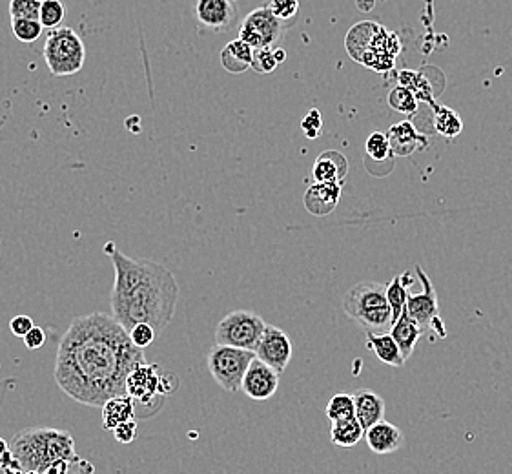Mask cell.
<instances>
[{
    "label": "cell",
    "instance_id": "39",
    "mask_svg": "<svg viewBox=\"0 0 512 474\" xmlns=\"http://www.w3.org/2000/svg\"><path fill=\"white\" fill-rule=\"evenodd\" d=\"M22 340H24V345H26L30 351H39L42 345L46 343V332H44L41 327H33Z\"/></svg>",
    "mask_w": 512,
    "mask_h": 474
},
{
    "label": "cell",
    "instance_id": "20",
    "mask_svg": "<svg viewBox=\"0 0 512 474\" xmlns=\"http://www.w3.org/2000/svg\"><path fill=\"white\" fill-rule=\"evenodd\" d=\"M354 403H356V418L365 431L374 423L385 420V402L378 392L359 389L354 392Z\"/></svg>",
    "mask_w": 512,
    "mask_h": 474
},
{
    "label": "cell",
    "instance_id": "34",
    "mask_svg": "<svg viewBox=\"0 0 512 474\" xmlns=\"http://www.w3.org/2000/svg\"><path fill=\"white\" fill-rule=\"evenodd\" d=\"M279 66L276 55H274V48H261V50H254V61H252V70L261 75L272 73Z\"/></svg>",
    "mask_w": 512,
    "mask_h": 474
},
{
    "label": "cell",
    "instance_id": "33",
    "mask_svg": "<svg viewBox=\"0 0 512 474\" xmlns=\"http://www.w3.org/2000/svg\"><path fill=\"white\" fill-rule=\"evenodd\" d=\"M41 6L42 2H39V0H11V21H19V19L39 21L41 19Z\"/></svg>",
    "mask_w": 512,
    "mask_h": 474
},
{
    "label": "cell",
    "instance_id": "6",
    "mask_svg": "<svg viewBox=\"0 0 512 474\" xmlns=\"http://www.w3.org/2000/svg\"><path fill=\"white\" fill-rule=\"evenodd\" d=\"M256 358V352L237 349V347H228V345H219L216 343L206 356V365L212 378L216 380L217 385L226 392L241 391L243 378L250 367V363Z\"/></svg>",
    "mask_w": 512,
    "mask_h": 474
},
{
    "label": "cell",
    "instance_id": "24",
    "mask_svg": "<svg viewBox=\"0 0 512 474\" xmlns=\"http://www.w3.org/2000/svg\"><path fill=\"white\" fill-rule=\"evenodd\" d=\"M432 110V126L436 130V134L445 137V139H454L463 132V121L460 114L456 110H452L451 106L438 103L436 99L427 103Z\"/></svg>",
    "mask_w": 512,
    "mask_h": 474
},
{
    "label": "cell",
    "instance_id": "42",
    "mask_svg": "<svg viewBox=\"0 0 512 474\" xmlns=\"http://www.w3.org/2000/svg\"><path fill=\"white\" fill-rule=\"evenodd\" d=\"M86 467H90V464H86V462H82V464H81V460H77V464L70 465V469H68V473H66V474L92 473V469H86Z\"/></svg>",
    "mask_w": 512,
    "mask_h": 474
},
{
    "label": "cell",
    "instance_id": "3",
    "mask_svg": "<svg viewBox=\"0 0 512 474\" xmlns=\"http://www.w3.org/2000/svg\"><path fill=\"white\" fill-rule=\"evenodd\" d=\"M24 473L66 474L77 460L72 434L52 427H31L15 434L10 444Z\"/></svg>",
    "mask_w": 512,
    "mask_h": 474
},
{
    "label": "cell",
    "instance_id": "44",
    "mask_svg": "<svg viewBox=\"0 0 512 474\" xmlns=\"http://www.w3.org/2000/svg\"><path fill=\"white\" fill-rule=\"evenodd\" d=\"M274 55H276V59L279 64L287 61V52H285L283 48H274Z\"/></svg>",
    "mask_w": 512,
    "mask_h": 474
},
{
    "label": "cell",
    "instance_id": "26",
    "mask_svg": "<svg viewBox=\"0 0 512 474\" xmlns=\"http://www.w3.org/2000/svg\"><path fill=\"white\" fill-rule=\"evenodd\" d=\"M412 285H414V278H412L410 270L396 276L387 285V299H389L390 309H392V323L400 318L403 310L407 309V298H409V289Z\"/></svg>",
    "mask_w": 512,
    "mask_h": 474
},
{
    "label": "cell",
    "instance_id": "7",
    "mask_svg": "<svg viewBox=\"0 0 512 474\" xmlns=\"http://www.w3.org/2000/svg\"><path fill=\"white\" fill-rule=\"evenodd\" d=\"M126 392L134 398L135 418H152L161 411L166 398L163 371L157 365H139L126 380Z\"/></svg>",
    "mask_w": 512,
    "mask_h": 474
},
{
    "label": "cell",
    "instance_id": "43",
    "mask_svg": "<svg viewBox=\"0 0 512 474\" xmlns=\"http://www.w3.org/2000/svg\"><path fill=\"white\" fill-rule=\"evenodd\" d=\"M374 0H358V8L361 11H370L374 8Z\"/></svg>",
    "mask_w": 512,
    "mask_h": 474
},
{
    "label": "cell",
    "instance_id": "45",
    "mask_svg": "<svg viewBox=\"0 0 512 474\" xmlns=\"http://www.w3.org/2000/svg\"><path fill=\"white\" fill-rule=\"evenodd\" d=\"M39 2H44V0H39Z\"/></svg>",
    "mask_w": 512,
    "mask_h": 474
},
{
    "label": "cell",
    "instance_id": "18",
    "mask_svg": "<svg viewBox=\"0 0 512 474\" xmlns=\"http://www.w3.org/2000/svg\"><path fill=\"white\" fill-rule=\"evenodd\" d=\"M390 145H392V152L394 155H401L407 157L414 152L425 150V137L418 132V128L410 121H401V123L394 124L389 132Z\"/></svg>",
    "mask_w": 512,
    "mask_h": 474
},
{
    "label": "cell",
    "instance_id": "15",
    "mask_svg": "<svg viewBox=\"0 0 512 474\" xmlns=\"http://www.w3.org/2000/svg\"><path fill=\"white\" fill-rule=\"evenodd\" d=\"M341 194H343V185H338V183H314V185L308 186L305 197H303V203H305L308 214L325 217L336 210Z\"/></svg>",
    "mask_w": 512,
    "mask_h": 474
},
{
    "label": "cell",
    "instance_id": "19",
    "mask_svg": "<svg viewBox=\"0 0 512 474\" xmlns=\"http://www.w3.org/2000/svg\"><path fill=\"white\" fill-rule=\"evenodd\" d=\"M381 30H383V26L374 21L358 22L356 26L350 28L347 39H345V48L352 57V61L361 62L363 55L372 48V44Z\"/></svg>",
    "mask_w": 512,
    "mask_h": 474
},
{
    "label": "cell",
    "instance_id": "25",
    "mask_svg": "<svg viewBox=\"0 0 512 474\" xmlns=\"http://www.w3.org/2000/svg\"><path fill=\"white\" fill-rule=\"evenodd\" d=\"M135 420V403L134 398L130 394L123 396H115L110 398L103 405V425L104 429L113 431L115 427H119L121 423Z\"/></svg>",
    "mask_w": 512,
    "mask_h": 474
},
{
    "label": "cell",
    "instance_id": "2",
    "mask_svg": "<svg viewBox=\"0 0 512 474\" xmlns=\"http://www.w3.org/2000/svg\"><path fill=\"white\" fill-rule=\"evenodd\" d=\"M115 281L112 289V316L124 329L148 323L163 332L174 318L179 301V285L168 268L152 259H132L108 243Z\"/></svg>",
    "mask_w": 512,
    "mask_h": 474
},
{
    "label": "cell",
    "instance_id": "30",
    "mask_svg": "<svg viewBox=\"0 0 512 474\" xmlns=\"http://www.w3.org/2000/svg\"><path fill=\"white\" fill-rule=\"evenodd\" d=\"M365 152L369 155L370 159L374 161H387L392 152V145H390L389 134L383 132H372L365 141Z\"/></svg>",
    "mask_w": 512,
    "mask_h": 474
},
{
    "label": "cell",
    "instance_id": "35",
    "mask_svg": "<svg viewBox=\"0 0 512 474\" xmlns=\"http://www.w3.org/2000/svg\"><path fill=\"white\" fill-rule=\"evenodd\" d=\"M268 8L281 21L292 22L299 13V0H270Z\"/></svg>",
    "mask_w": 512,
    "mask_h": 474
},
{
    "label": "cell",
    "instance_id": "9",
    "mask_svg": "<svg viewBox=\"0 0 512 474\" xmlns=\"http://www.w3.org/2000/svg\"><path fill=\"white\" fill-rule=\"evenodd\" d=\"M290 22L277 19L268 6L250 11L239 26V39L250 44L254 50L276 48V44L287 33Z\"/></svg>",
    "mask_w": 512,
    "mask_h": 474
},
{
    "label": "cell",
    "instance_id": "14",
    "mask_svg": "<svg viewBox=\"0 0 512 474\" xmlns=\"http://www.w3.org/2000/svg\"><path fill=\"white\" fill-rule=\"evenodd\" d=\"M401 52L400 39L396 33L383 28L379 31L376 41L369 52L363 55L361 64H365L370 70L379 73H387L394 68L396 55Z\"/></svg>",
    "mask_w": 512,
    "mask_h": 474
},
{
    "label": "cell",
    "instance_id": "1",
    "mask_svg": "<svg viewBox=\"0 0 512 474\" xmlns=\"http://www.w3.org/2000/svg\"><path fill=\"white\" fill-rule=\"evenodd\" d=\"M143 363V349L128 330L112 314L93 312L75 318L64 332L53 376L75 402L103 409L110 398L128 394L126 380Z\"/></svg>",
    "mask_w": 512,
    "mask_h": 474
},
{
    "label": "cell",
    "instance_id": "32",
    "mask_svg": "<svg viewBox=\"0 0 512 474\" xmlns=\"http://www.w3.org/2000/svg\"><path fill=\"white\" fill-rule=\"evenodd\" d=\"M42 26L41 21H31V19H19V21H11V33L17 41L24 44L39 41L41 39Z\"/></svg>",
    "mask_w": 512,
    "mask_h": 474
},
{
    "label": "cell",
    "instance_id": "5",
    "mask_svg": "<svg viewBox=\"0 0 512 474\" xmlns=\"http://www.w3.org/2000/svg\"><path fill=\"white\" fill-rule=\"evenodd\" d=\"M42 57L55 77H70L84 68L86 46L72 28H55L50 30Z\"/></svg>",
    "mask_w": 512,
    "mask_h": 474
},
{
    "label": "cell",
    "instance_id": "41",
    "mask_svg": "<svg viewBox=\"0 0 512 474\" xmlns=\"http://www.w3.org/2000/svg\"><path fill=\"white\" fill-rule=\"evenodd\" d=\"M15 464L17 462L13 458V453H11L10 444L4 438H0V469H8V467Z\"/></svg>",
    "mask_w": 512,
    "mask_h": 474
},
{
    "label": "cell",
    "instance_id": "12",
    "mask_svg": "<svg viewBox=\"0 0 512 474\" xmlns=\"http://www.w3.org/2000/svg\"><path fill=\"white\" fill-rule=\"evenodd\" d=\"M236 0H197L195 2V17L206 30L214 33H225L237 21Z\"/></svg>",
    "mask_w": 512,
    "mask_h": 474
},
{
    "label": "cell",
    "instance_id": "27",
    "mask_svg": "<svg viewBox=\"0 0 512 474\" xmlns=\"http://www.w3.org/2000/svg\"><path fill=\"white\" fill-rule=\"evenodd\" d=\"M363 436H365V429L358 422V418L332 423L330 440H332V444L338 445V447H345V449L356 447L363 440Z\"/></svg>",
    "mask_w": 512,
    "mask_h": 474
},
{
    "label": "cell",
    "instance_id": "10",
    "mask_svg": "<svg viewBox=\"0 0 512 474\" xmlns=\"http://www.w3.org/2000/svg\"><path fill=\"white\" fill-rule=\"evenodd\" d=\"M414 274L420 278V294L409 292L407 298V310L414 320L420 323L423 330H432L438 338H447V329L440 318V305H438V294L432 285L429 274L421 267H414Z\"/></svg>",
    "mask_w": 512,
    "mask_h": 474
},
{
    "label": "cell",
    "instance_id": "36",
    "mask_svg": "<svg viewBox=\"0 0 512 474\" xmlns=\"http://www.w3.org/2000/svg\"><path fill=\"white\" fill-rule=\"evenodd\" d=\"M128 334H130V338L134 341L135 347H139V349H143V351L146 347H150V345L154 343L155 336H157L154 327L148 325V323H137L134 329L130 330Z\"/></svg>",
    "mask_w": 512,
    "mask_h": 474
},
{
    "label": "cell",
    "instance_id": "16",
    "mask_svg": "<svg viewBox=\"0 0 512 474\" xmlns=\"http://www.w3.org/2000/svg\"><path fill=\"white\" fill-rule=\"evenodd\" d=\"M370 451L376 454H392L405 445V434L394 423L381 420L365 431Z\"/></svg>",
    "mask_w": 512,
    "mask_h": 474
},
{
    "label": "cell",
    "instance_id": "21",
    "mask_svg": "<svg viewBox=\"0 0 512 474\" xmlns=\"http://www.w3.org/2000/svg\"><path fill=\"white\" fill-rule=\"evenodd\" d=\"M367 347L378 356V360L390 367H403L407 358L403 356L398 341L389 332H367Z\"/></svg>",
    "mask_w": 512,
    "mask_h": 474
},
{
    "label": "cell",
    "instance_id": "4",
    "mask_svg": "<svg viewBox=\"0 0 512 474\" xmlns=\"http://www.w3.org/2000/svg\"><path fill=\"white\" fill-rule=\"evenodd\" d=\"M343 310L367 332H389L392 327L387 285L378 281H361L350 287L343 298Z\"/></svg>",
    "mask_w": 512,
    "mask_h": 474
},
{
    "label": "cell",
    "instance_id": "29",
    "mask_svg": "<svg viewBox=\"0 0 512 474\" xmlns=\"http://www.w3.org/2000/svg\"><path fill=\"white\" fill-rule=\"evenodd\" d=\"M387 101H389V106L394 112L403 115L416 114L418 112V104H420L416 93L409 90L407 86H401V84L390 90Z\"/></svg>",
    "mask_w": 512,
    "mask_h": 474
},
{
    "label": "cell",
    "instance_id": "17",
    "mask_svg": "<svg viewBox=\"0 0 512 474\" xmlns=\"http://www.w3.org/2000/svg\"><path fill=\"white\" fill-rule=\"evenodd\" d=\"M349 174V161L338 150H327L318 155L312 166V177L316 183H338L345 185Z\"/></svg>",
    "mask_w": 512,
    "mask_h": 474
},
{
    "label": "cell",
    "instance_id": "23",
    "mask_svg": "<svg viewBox=\"0 0 512 474\" xmlns=\"http://www.w3.org/2000/svg\"><path fill=\"white\" fill-rule=\"evenodd\" d=\"M219 59H221V66L225 68L226 72L239 75V73H245L246 70L252 68L254 48L250 44H246L245 41L236 39V41L226 44Z\"/></svg>",
    "mask_w": 512,
    "mask_h": 474
},
{
    "label": "cell",
    "instance_id": "11",
    "mask_svg": "<svg viewBox=\"0 0 512 474\" xmlns=\"http://www.w3.org/2000/svg\"><path fill=\"white\" fill-rule=\"evenodd\" d=\"M254 352H256L257 360L265 361L272 369L283 374L292 360L294 347H292V341L288 338L287 332L277 329L274 325H267Z\"/></svg>",
    "mask_w": 512,
    "mask_h": 474
},
{
    "label": "cell",
    "instance_id": "13",
    "mask_svg": "<svg viewBox=\"0 0 512 474\" xmlns=\"http://www.w3.org/2000/svg\"><path fill=\"white\" fill-rule=\"evenodd\" d=\"M279 380H281V374L276 369H272L265 361L254 358L243 378L241 391L252 400L265 402L276 394Z\"/></svg>",
    "mask_w": 512,
    "mask_h": 474
},
{
    "label": "cell",
    "instance_id": "22",
    "mask_svg": "<svg viewBox=\"0 0 512 474\" xmlns=\"http://www.w3.org/2000/svg\"><path fill=\"white\" fill-rule=\"evenodd\" d=\"M390 334L394 340L398 341L403 356L409 360L416 343L423 336V327L410 316L409 310L405 309L401 312L400 318L392 323Z\"/></svg>",
    "mask_w": 512,
    "mask_h": 474
},
{
    "label": "cell",
    "instance_id": "37",
    "mask_svg": "<svg viewBox=\"0 0 512 474\" xmlns=\"http://www.w3.org/2000/svg\"><path fill=\"white\" fill-rule=\"evenodd\" d=\"M301 130H303V134L307 135L308 139H318L319 135H321V130H323L321 112L316 110V108L308 110V114L301 121Z\"/></svg>",
    "mask_w": 512,
    "mask_h": 474
},
{
    "label": "cell",
    "instance_id": "38",
    "mask_svg": "<svg viewBox=\"0 0 512 474\" xmlns=\"http://www.w3.org/2000/svg\"><path fill=\"white\" fill-rule=\"evenodd\" d=\"M113 433L119 444H132L137 436V422L130 420V422L121 423L119 427L113 429Z\"/></svg>",
    "mask_w": 512,
    "mask_h": 474
},
{
    "label": "cell",
    "instance_id": "8",
    "mask_svg": "<svg viewBox=\"0 0 512 474\" xmlns=\"http://www.w3.org/2000/svg\"><path fill=\"white\" fill-rule=\"evenodd\" d=\"M265 327L267 323L256 312L234 310L219 321L216 329V343L245 349V351H256Z\"/></svg>",
    "mask_w": 512,
    "mask_h": 474
},
{
    "label": "cell",
    "instance_id": "40",
    "mask_svg": "<svg viewBox=\"0 0 512 474\" xmlns=\"http://www.w3.org/2000/svg\"><path fill=\"white\" fill-rule=\"evenodd\" d=\"M33 327H35V325H33V320H31L30 316H15V318L10 321L11 332H13L15 336H19V338H24Z\"/></svg>",
    "mask_w": 512,
    "mask_h": 474
},
{
    "label": "cell",
    "instance_id": "28",
    "mask_svg": "<svg viewBox=\"0 0 512 474\" xmlns=\"http://www.w3.org/2000/svg\"><path fill=\"white\" fill-rule=\"evenodd\" d=\"M325 413H327V418L332 423L356 418L354 394H349V392H338V394H334L332 400L327 403Z\"/></svg>",
    "mask_w": 512,
    "mask_h": 474
},
{
    "label": "cell",
    "instance_id": "31",
    "mask_svg": "<svg viewBox=\"0 0 512 474\" xmlns=\"http://www.w3.org/2000/svg\"><path fill=\"white\" fill-rule=\"evenodd\" d=\"M66 17V8L61 0H44L41 6V21L44 30L61 28L62 21Z\"/></svg>",
    "mask_w": 512,
    "mask_h": 474
}]
</instances>
